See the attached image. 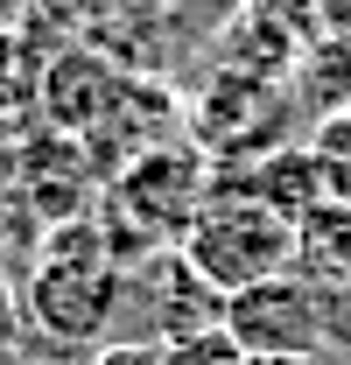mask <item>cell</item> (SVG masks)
I'll use <instances>...</instances> for the list:
<instances>
[{
	"mask_svg": "<svg viewBox=\"0 0 351 365\" xmlns=\"http://www.w3.org/2000/svg\"><path fill=\"white\" fill-rule=\"evenodd\" d=\"M120 98H127V78H120L113 56H98L91 43H63L49 56V71H43L36 113H43V127L85 140V134H98V127L120 113Z\"/></svg>",
	"mask_w": 351,
	"mask_h": 365,
	"instance_id": "cell-5",
	"label": "cell"
},
{
	"mask_svg": "<svg viewBox=\"0 0 351 365\" xmlns=\"http://www.w3.org/2000/svg\"><path fill=\"white\" fill-rule=\"evenodd\" d=\"M253 365H309V359H253Z\"/></svg>",
	"mask_w": 351,
	"mask_h": 365,
	"instance_id": "cell-12",
	"label": "cell"
},
{
	"mask_svg": "<svg viewBox=\"0 0 351 365\" xmlns=\"http://www.w3.org/2000/svg\"><path fill=\"white\" fill-rule=\"evenodd\" d=\"M204 197H211L204 162H190V155H176V148L133 155L127 169H113V190H106V204H113L120 218H141L155 239H183L190 218L204 211Z\"/></svg>",
	"mask_w": 351,
	"mask_h": 365,
	"instance_id": "cell-4",
	"label": "cell"
},
{
	"mask_svg": "<svg viewBox=\"0 0 351 365\" xmlns=\"http://www.w3.org/2000/svg\"><path fill=\"white\" fill-rule=\"evenodd\" d=\"M14 225H21V218H14V211L0 204V267H7V253H14V239H21V232H14Z\"/></svg>",
	"mask_w": 351,
	"mask_h": 365,
	"instance_id": "cell-11",
	"label": "cell"
},
{
	"mask_svg": "<svg viewBox=\"0 0 351 365\" xmlns=\"http://www.w3.org/2000/svg\"><path fill=\"white\" fill-rule=\"evenodd\" d=\"M176 253L204 274L218 295H239V288H253V281L288 274V260H295V225H288L281 211H267L260 197L218 182V190L204 197V211L190 218V232L176 239Z\"/></svg>",
	"mask_w": 351,
	"mask_h": 365,
	"instance_id": "cell-2",
	"label": "cell"
},
{
	"mask_svg": "<svg viewBox=\"0 0 351 365\" xmlns=\"http://www.w3.org/2000/svg\"><path fill=\"white\" fill-rule=\"evenodd\" d=\"M120 302H127V274L106 260V232L91 218H78V232L49 225L43 246H36V267H29V295H21L43 344H56V351L113 344Z\"/></svg>",
	"mask_w": 351,
	"mask_h": 365,
	"instance_id": "cell-1",
	"label": "cell"
},
{
	"mask_svg": "<svg viewBox=\"0 0 351 365\" xmlns=\"http://www.w3.org/2000/svg\"><path fill=\"white\" fill-rule=\"evenodd\" d=\"M21 344H29V309H21L14 274L0 267V365H29V359H21Z\"/></svg>",
	"mask_w": 351,
	"mask_h": 365,
	"instance_id": "cell-8",
	"label": "cell"
},
{
	"mask_svg": "<svg viewBox=\"0 0 351 365\" xmlns=\"http://www.w3.org/2000/svg\"><path fill=\"white\" fill-rule=\"evenodd\" d=\"M148 7H176V0H148Z\"/></svg>",
	"mask_w": 351,
	"mask_h": 365,
	"instance_id": "cell-14",
	"label": "cell"
},
{
	"mask_svg": "<svg viewBox=\"0 0 351 365\" xmlns=\"http://www.w3.org/2000/svg\"><path fill=\"white\" fill-rule=\"evenodd\" d=\"M43 36L63 43L43 14H29V21L7 14V21H0V113H7V120H29L36 98H43V71H49V56H56V49L43 56Z\"/></svg>",
	"mask_w": 351,
	"mask_h": 365,
	"instance_id": "cell-6",
	"label": "cell"
},
{
	"mask_svg": "<svg viewBox=\"0 0 351 365\" xmlns=\"http://www.w3.org/2000/svg\"><path fill=\"white\" fill-rule=\"evenodd\" d=\"M169 351V365H253L232 337H225V323H211V330H190V337H176V344H162Z\"/></svg>",
	"mask_w": 351,
	"mask_h": 365,
	"instance_id": "cell-7",
	"label": "cell"
},
{
	"mask_svg": "<svg viewBox=\"0 0 351 365\" xmlns=\"http://www.w3.org/2000/svg\"><path fill=\"white\" fill-rule=\"evenodd\" d=\"M21 169H29V120L0 113V204L21 190Z\"/></svg>",
	"mask_w": 351,
	"mask_h": 365,
	"instance_id": "cell-9",
	"label": "cell"
},
{
	"mask_svg": "<svg viewBox=\"0 0 351 365\" xmlns=\"http://www.w3.org/2000/svg\"><path fill=\"white\" fill-rule=\"evenodd\" d=\"M43 365H85V359H43Z\"/></svg>",
	"mask_w": 351,
	"mask_h": 365,
	"instance_id": "cell-13",
	"label": "cell"
},
{
	"mask_svg": "<svg viewBox=\"0 0 351 365\" xmlns=\"http://www.w3.org/2000/svg\"><path fill=\"white\" fill-rule=\"evenodd\" d=\"M225 337L246 359H309L330 337V317H323L316 281L274 274V281H253V288L225 295Z\"/></svg>",
	"mask_w": 351,
	"mask_h": 365,
	"instance_id": "cell-3",
	"label": "cell"
},
{
	"mask_svg": "<svg viewBox=\"0 0 351 365\" xmlns=\"http://www.w3.org/2000/svg\"><path fill=\"white\" fill-rule=\"evenodd\" d=\"M85 365H169V351L148 344V337H113V344H98Z\"/></svg>",
	"mask_w": 351,
	"mask_h": 365,
	"instance_id": "cell-10",
	"label": "cell"
}]
</instances>
